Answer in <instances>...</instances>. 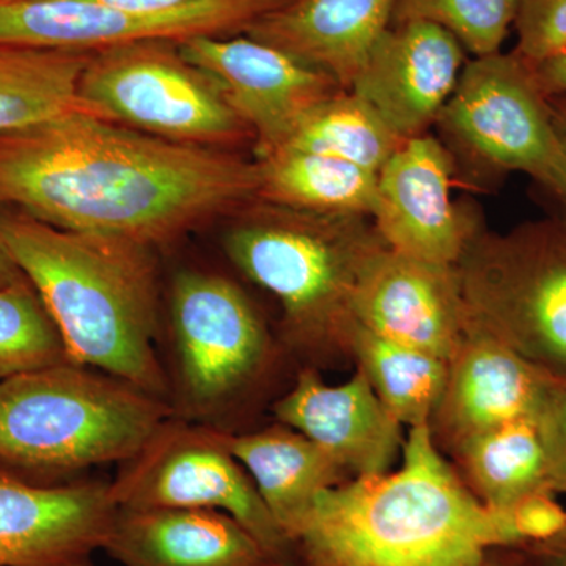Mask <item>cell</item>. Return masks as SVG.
I'll return each mask as SVG.
<instances>
[{"instance_id": "cell-1", "label": "cell", "mask_w": 566, "mask_h": 566, "mask_svg": "<svg viewBox=\"0 0 566 566\" xmlns=\"http://www.w3.org/2000/svg\"><path fill=\"white\" fill-rule=\"evenodd\" d=\"M259 164L81 109L0 133V208L159 248L256 200Z\"/></svg>"}, {"instance_id": "cell-2", "label": "cell", "mask_w": 566, "mask_h": 566, "mask_svg": "<svg viewBox=\"0 0 566 566\" xmlns=\"http://www.w3.org/2000/svg\"><path fill=\"white\" fill-rule=\"evenodd\" d=\"M520 545L509 512L468 490L427 424L409 428L400 468L323 491L293 536L297 566H482Z\"/></svg>"}, {"instance_id": "cell-3", "label": "cell", "mask_w": 566, "mask_h": 566, "mask_svg": "<svg viewBox=\"0 0 566 566\" xmlns=\"http://www.w3.org/2000/svg\"><path fill=\"white\" fill-rule=\"evenodd\" d=\"M14 262L40 294L71 363L123 379L170 405L169 371L156 342L159 279L155 248L70 232L0 208Z\"/></svg>"}, {"instance_id": "cell-4", "label": "cell", "mask_w": 566, "mask_h": 566, "mask_svg": "<svg viewBox=\"0 0 566 566\" xmlns=\"http://www.w3.org/2000/svg\"><path fill=\"white\" fill-rule=\"evenodd\" d=\"M222 244L230 262L281 304L277 337L290 360L319 371L353 364L354 289L367 260L387 248L371 218L253 200L233 214Z\"/></svg>"}, {"instance_id": "cell-5", "label": "cell", "mask_w": 566, "mask_h": 566, "mask_svg": "<svg viewBox=\"0 0 566 566\" xmlns=\"http://www.w3.org/2000/svg\"><path fill=\"white\" fill-rule=\"evenodd\" d=\"M170 416L161 398L85 365L28 371L0 382V465L52 475L122 464Z\"/></svg>"}, {"instance_id": "cell-6", "label": "cell", "mask_w": 566, "mask_h": 566, "mask_svg": "<svg viewBox=\"0 0 566 566\" xmlns=\"http://www.w3.org/2000/svg\"><path fill=\"white\" fill-rule=\"evenodd\" d=\"M170 408L189 422L227 424L290 360L240 285L221 274L186 270L170 285Z\"/></svg>"}, {"instance_id": "cell-7", "label": "cell", "mask_w": 566, "mask_h": 566, "mask_svg": "<svg viewBox=\"0 0 566 566\" xmlns=\"http://www.w3.org/2000/svg\"><path fill=\"white\" fill-rule=\"evenodd\" d=\"M469 323L546 370L566 375V226L479 230L457 264Z\"/></svg>"}, {"instance_id": "cell-8", "label": "cell", "mask_w": 566, "mask_h": 566, "mask_svg": "<svg viewBox=\"0 0 566 566\" xmlns=\"http://www.w3.org/2000/svg\"><path fill=\"white\" fill-rule=\"evenodd\" d=\"M80 109L181 144L227 148L252 136L221 91L175 41L93 52L77 84Z\"/></svg>"}, {"instance_id": "cell-9", "label": "cell", "mask_w": 566, "mask_h": 566, "mask_svg": "<svg viewBox=\"0 0 566 566\" xmlns=\"http://www.w3.org/2000/svg\"><path fill=\"white\" fill-rule=\"evenodd\" d=\"M436 125L476 166L527 174L566 207V150L553 104L515 52L465 63Z\"/></svg>"}, {"instance_id": "cell-10", "label": "cell", "mask_w": 566, "mask_h": 566, "mask_svg": "<svg viewBox=\"0 0 566 566\" xmlns=\"http://www.w3.org/2000/svg\"><path fill=\"white\" fill-rule=\"evenodd\" d=\"M109 488L118 509L226 513L297 566L292 542L230 450L229 431L170 416L132 460L120 464Z\"/></svg>"}, {"instance_id": "cell-11", "label": "cell", "mask_w": 566, "mask_h": 566, "mask_svg": "<svg viewBox=\"0 0 566 566\" xmlns=\"http://www.w3.org/2000/svg\"><path fill=\"white\" fill-rule=\"evenodd\" d=\"M290 0H196L177 9L118 10L77 0H0V41L98 51L140 41L244 33Z\"/></svg>"}, {"instance_id": "cell-12", "label": "cell", "mask_w": 566, "mask_h": 566, "mask_svg": "<svg viewBox=\"0 0 566 566\" xmlns=\"http://www.w3.org/2000/svg\"><path fill=\"white\" fill-rule=\"evenodd\" d=\"M178 48L186 61L218 85L251 129L256 159L277 150L316 104L344 91L322 71L244 33L193 36Z\"/></svg>"}, {"instance_id": "cell-13", "label": "cell", "mask_w": 566, "mask_h": 566, "mask_svg": "<svg viewBox=\"0 0 566 566\" xmlns=\"http://www.w3.org/2000/svg\"><path fill=\"white\" fill-rule=\"evenodd\" d=\"M452 163L441 140L422 134L379 169L371 222L390 251L444 266L460 262L480 227L453 202Z\"/></svg>"}, {"instance_id": "cell-14", "label": "cell", "mask_w": 566, "mask_h": 566, "mask_svg": "<svg viewBox=\"0 0 566 566\" xmlns=\"http://www.w3.org/2000/svg\"><path fill=\"white\" fill-rule=\"evenodd\" d=\"M118 506L109 483H41L0 465V566H93Z\"/></svg>"}, {"instance_id": "cell-15", "label": "cell", "mask_w": 566, "mask_h": 566, "mask_svg": "<svg viewBox=\"0 0 566 566\" xmlns=\"http://www.w3.org/2000/svg\"><path fill=\"white\" fill-rule=\"evenodd\" d=\"M558 375L469 323L449 359L444 392L428 430L447 457L458 444L516 420H536Z\"/></svg>"}, {"instance_id": "cell-16", "label": "cell", "mask_w": 566, "mask_h": 566, "mask_svg": "<svg viewBox=\"0 0 566 566\" xmlns=\"http://www.w3.org/2000/svg\"><path fill=\"white\" fill-rule=\"evenodd\" d=\"M352 308L365 329L444 360L468 326L457 266L422 262L389 248L364 264Z\"/></svg>"}, {"instance_id": "cell-17", "label": "cell", "mask_w": 566, "mask_h": 566, "mask_svg": "<svg viewBox=\"0 0 566 566\" xmlns=\"http://www.w3.org/2000/svg\"><path fill=\"white\" fill-rule=\"evenodd\" d=\"M271 412L274 422L314 441L352 479L394 471L403 452V424L357 367L337 386L324 382L316 368L297 367L293 386L274 401Z\"/></svg>"}, {"instance_id": "cell-18", "label": "cell", "mask_w": 566, "mask_h": 566, "mask_svg": "<svg viewBox=\"0 0 566 566\" xmlns=\"http://www.w3.org/2000/svg\"><path fill=\"white\" fill-rule=\"evenodd\" d=\"M464 48L431 22L392 24L375 44L349 92L400 139L427 134L460 81Z\"/></svg>"}, {"instance_id": "cell-19", "label": "cell", "mask_w": 566, "mask_h": 566, "mask_svg": "<svg viewBox=\"0 0 566 566\" xmlns=\"http://www.w3.org/2000/svg\"><path fill=\"white\" fill-rule=\"evenodd\" d=\"M104 553L123 566H293L216 510L118 509Z\"/></svg>"}, {"instance_id": "cell-20", "label": "cell", "mask_w": 566, "mask_h": 566, "mask_svg": "<svg viewBox=\"0 0 566 566\" xmlns=\"http://www.w3.org/2000/svg\"><path fill=\"white\" fill-rule=\"evenodd\" d=\"M395 0H290L244 35L277 48L349 91L375 44L392 25Z\"/></svg>"}, {"instance_id": "cell-21", "label": "cell", "mask_w": 566, "mask_h": 566, "mask_svg": "<svg viewBox=\"0 0 566 566\" xmlns=\"http://www.w3.org/2000/svg\"><path fill=\"white\" fill-rule=\"evenodd\" d=\"M229 446L292 545L318 495L352 479L314 441L283 423L229 431Z\"/></svg>"}, {"instance_id": "cell-22", "label": "cell", "mask_w": 566, "mask_h": 566, "mask_svg": "<svg viewBox=\"0 0 566 566\" xmlns=\"http://www.w3.org/2000/svg\"><path fill=\"white\" fill-rule=\"evenodd\" d=\"M256 200L326 216L371 218L378 174L345 159L283 148L255 159Z\"/></svg>"}, {"instance_id": "cell-23", "label": "cell", "mask_w": 566, "mask_h": 566, "mask_svg": "<svg viewBox=\"0 0 566 566\" xmlns=\"http://www.w3.org/2000/svg\"><path fill=\"white\" fill-rule=\"evenodd\" d=\"M447 458L468 490L488 509L501 512L528 494L553 493L534 420H516L472 436Z\"/></svg>"}, {"instance_id": "cell-24", "label": "cell", "mask_w": 566, "mask_h": 566, "mask_svg": "<svg viewBox=\"0 0 566 566\" xmlns=\"http://www.w3.org/2000/svg\"><path fill=\"white\" fill-rule=\"evenodd\" d=\"M93 52L0 41V133L80 109L77 84Z\"/></svg>"}, {"instance_id": "cell-25", "label": "cell", "mask_w": 566, "mask_h": 566, "mask_svg": "<svg viewBox=\"0 0 566 566\" xmlns=\"http://www.w3.org/2000/svg\"><path fill=\"white\" fill-rule=\"evenodd\" d=\"M352 356L398 422L408 428L428 424L444 392L449 360L387 340L360 324L353 334Z\"/></svg>"}, {"instance_id": "cell-26", "label": "cell", "mask_w": 566, "mask_h": 566, "mask_svg": "<svg viewBox=\"0 0 566 566\" xmlns=\"http://www.w3.org/2000/svg\"><path fill=\"white\" fill-rule=\"evenodd\" d=\"M403 142L364 99L340 91L308 111L277 150L318 153L378 174Z\"/></svg>"}, {"instance_id": "cell-27", "label": "cell", "mask_w": 566, "mask_h": 566, "mask_svg": "<svg viewBox=\"0 0 566 566\" xmlns=\"http://www.w3.org/2000/svg\"><path fill=\"white\" fill-rule=\"evenodd\" d=\"M66 360L61 333L29 279L0 289V382Z\"/></svg>"}, {"instance_id": "cell-28", "label": "cell", "mask_w": 566, "mask_h": 566, "mask_svg": "<svg viewBox=\"0 0 566 566\" xmlns=\"http://www.w3.org/2000/svg\"><path fill=\"white\" fill-rule=\"evenodd\" d=\"M521 0H395L392 24L431 22L475 57L497 54L515 25Z\"/></svg>"}, {"instance_id": "cell-29", "label": "cell", "mask_w": 566, "mask_h": 566, "mask_svg": "<svg viewBox=\"0 0 566 566\" xmlns=\"http://www.w3.org/2000/svg\"><path fill=\"white\" fill-rule=\"evenodd\" d=\"M515 54L527 65L566 51V0H521Z\"/></svg>"}, {"instance_id": "cell-30", "label": "cell", "mask_w": 566, "mask_h": 566, "mask_svg": "<svg viewBox=\"0 0 566 566\" xmlns=\"http://www.w3.org/2000/svg\"><path fill=\"white\" fill-rule=\"evenodd\" d=\"M535 423L545 449L551 491L566 495V375L554 379Z\"/></svg>"}, {"instance_id": "cell-31", "label": "cell", "mask_w": 566, "mask_h": 566, "mask_svg": "<svg viewBox=\"0 0 566 566\" xmlns=\"http://www.w3.org/2000/svg\"><path fill=\"white\" fill-rule=\"evenodd\" d=\"M549 491L528 494L506 509L521 545L557 534L566 523V509Z\"/></svg>"}, {"instance_id": "cell-32", "label": "cell", "mask_w": 566, "mask_h": 566, "mask_svg": "<svg viewBox=\"0 0 566 566\" xmlns=\"http://www.w3.org/2000/svg\"><path fill=\"white\" fill-rule=\"evenodd\" d=\"M506 553L510 566H566V523L557 534L506 547Z\"/></svg>"}, {"instance_id": "cell-33", "label": "cell", "mask_w": 566, "mask_h": 566, "mask_svg": "<svg viewBox=\"0 0 566 566\" xmlns=\"http://www.w3.org/2000/svg\"><path fill=\"white\" fill-rule=\"evenodd\" d=\"M528 66L536 85L547 98H566V51Z\"/></svg>"}, {"instance_id": "cell-34", "label": "cell", "mask_w": 566, "mask_h": 566, "mask_svg": "<svg viewBox=\"0 0 566 566\" xmlns=\"http://www.w3.org/2000/svg\"><path fill=\"white\" fill-rule=\"evenodd\" d=\"M77 2L95 3L118 10L158 11L177 9L196 0H77Z\"/></svg>"}, {"instance_id": "cell-35", "label": "cell", "mask_w": 566, "mask_h": 566, "mask_svg": "<svg viewBox=\"0 0 566 566\" xmlns=\"http://www.w3.org/2000/svg\"><path fill=\"white\" fill-rule=\"evenodd\" d=\"M24 279L25 275L22 274L20 266L11 255L6 237H3L2 226H0V289L14 285V283L24 281Z\"/></svg>"}, {"instance_id": "cell-36", "label": "cell", "mask_w": 566, "mask_h": 566, "mask_svg": "<svg viewBox=\"0 0 566 566\" xmlns=\"http://www.w3.org/2000/svg\"><path fill=\"white\" fill-rule=\"evenodd\" d=\"M553 104L554 120H556L558 136L566 150V98H549Z\"/></svg>"}, {"instance_id": "cell-37", "label": "cell", "mask_w": 566, "mask_h": 566, "mask_svg": "<svg viewBox=\"0 0 566 566\" xmlns=\"http://www.w3.org/2000/svg\"><path fill=\"white\" fill-rule=\"evenodd\" d=\"M482 566H510L509 553L506 547H497V549H491L483 560Z\"/></svg>"}]
</instances>
